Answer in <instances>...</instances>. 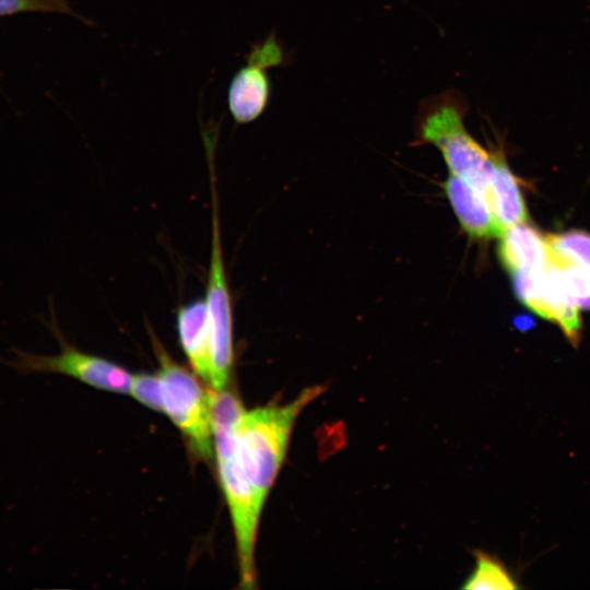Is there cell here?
<instances>
[{
	"instance_id": "cell-1",
	"label": "cell",
	"mask_w": 590,
	"mask_h": 590,
	"mask_svg": "<svg viewBox=\"0 0 590 590\" xmlns=\"http://www.w3.org/2000/svg\"><path fill=\"white\" fill-rule=\"evenodd\" d=\"M210 400L214 457L236 542L239 586L241 589L251 590L257 586L255 548L263 507L257 500L238 453L236 424L245 408L227 389H210Z\"/></svg>"
},
{
	"instance_id": "cell-2",
	"label": "cell",
	"mask_w": 590,
	"mask_h": 590,
	"mask_svg": "<svg viewBox=\"0 0 590 590\" xmlns=\"http://www.w3.org/2000/svg\"><path fill=\"white\" fill-rule=\"evenodd\" d=\"M468 105L456 90H446L422 101L415 115L414 145L439 150L449 174L470 182L485 196L500 152L488 151L467 130Z\"/></svg>"
},
{
	"instance_id": "cell-3",
	"label": "cell",
	"mask_w": 590,
	"mask_h": 590,
	"mask_svg": "<svg viewBox=\"0 0 590 590\" xmlns=\"http://www.w3.org/2000/svg\"><path fill=\"white\" fill-rule=\"evenodd\" d=\"M324 391L317 385L294 400L244 410L236 424V440L244 471L263 507L283 465L290 438L300 412Z\"/></svg>"
},
{
	"instance_id": "cell-4",
	"label": "cell",
	"mask_w": 590,
	"mask_h": 590,
	"mask_svg": "<svg viewBox=\"0 0 590 590\" xmlns=\"http://www.w3.org/2000/svg\"><path fill=\"white\" fill-rule=\"evenodd\" d=\"M151 338L160 365L164 413L184 435L194 456L209 461L214 457L210 389L204 390L194 373L177 364L152 332Z\"/></svg>"
},
{
	"instance_id": "cell-5",
	"label": "cell",
	"mask_w": 590,
	"mask_h": 590,
	"mask_svg": "<svg viewBox=\"0 0 590 590\" xmlns=\"http://www.w3.org/2000/svg\"><path fill=\"white\" fill-rule=\"evenodd\" d=\"M44 322L60 345L58 354L44 355L13 347L14 357L0 361L21 375L58 374L96 389L116 393L130 392L132 374L110 361L80 351L71 344L60 330L52 303L50 316Z\"/></svg>"
},
{
	"instance_id": "cell-6",
	"label": "cell",
	"mask_w": 590,
	"mask_h": 590,
	"mask_svg": "<svg viewBox=\"0 0 590 590\" xmlns=\"http://www.w3.org/2000/svg\"><path fill=\"white\" fill-rule=\"evenodd\" d=\"M212 191V238L206 284V309L211 337L212 381L210 389H227L234 362L233 306L221 241L213 158H209Z\"/></svg>"
},
{
	"instance_id": "cell-7",
	"label": "cell",
	"mask_w": 590,
	"mask_h": 590,
	"mask_svg": "<svg viewBox=\"0 0 590 590\" xmlns=\"http://www.w3.org/2000/svg\"><path fill=\"white\" fill-rule=\"evenodd\" d=\"M283 61L284 50L274 33L251 48L247 63L234 74L227 91L228 109L236 123H249L262 115L271 92L268 69Z\"/></svg>"
},
{
	"instance_id": "cell-8",
	"label": "cell",
	"mask_w": 590,
	"mask_h": 590,
	"mask_svg": "<svg viewBox=\"0 0 590 590\" xmlns=\"http://www.w3.org/2000/svg\"><path fill=\"white\" fill-rule=\"evenodd\" d=\"M512 276L520 302L542 318L556 323L568 341L577 346L581 333L580 309L566 292L557 268L550 262L541 271Z\"/></svg>"
},
{
	"instance_id": "cell-9",
	"label": "cell",
	"mask_w": 590,
	"mask_h": 590,
	"mask_svg": "<svg viewBox=\"0 0 590 590\" xmlns=\"http://www.w3.org/2000/svg\"><path fill=\"white\" fill-rule=\"evenodd\" d=\"M442 188L461 228L470 238L499 237V229L482 192L453 174H449Z\"/></svg>"
},
{
	"instance_id": "cell-10",
	"label": "cell",
	"mask_w": 590,
	"mask_h": 590,
	"mask_svg": "<svg viewBox=\"0 0 590 590\" xmlns=\"http://www.w3.org/2000/svg\"><path fill=\"white\" fill-rule=\"evenodd\" d=\"M499 238L498 256L511 275L538 272L551 262L545 235L527 222L507 227Z\"/></svg>"
},
{
	"instance_id": "cell-11",
	"label": "cell",
	"mask_w": 590,
	"mask_h": 590,
	"mask_svg": "<svg viewBox=\"0 0 590 590\" xmlns=\"http://www.w3.org/2000/svg\"><path fill=\"white\" fill-rule=\"evenodd\" d=\"M177 332L180 346L193 370L202 381L211 386V337L205 299L193 300L179 308Z\"/></svg>"
},
{
	"instance_id": "cell-12",
	"label": "cell",
	"mask_w": 590,
	"mask_h": 590,
	"mask_svg": "<svg viewBox=\"0 0 590 590\" xmlns=\"http://www.w3.org/2000/svg\"><path fill=\"white\" fill-rule=\"evenodd\" d=\"M485 198L499 229V236L507 227L528 221V210L518 178L507 165L503 152L496 161Z\"/></svg>"
},
{
	"instance_id": "cell-13",
	"label": "cell",
	"mask_w": 590,
	"mask_h": 590,
	"mask_svg": "<svg viewBox=\"0 0 590 590\" xmlns=\"http://www.w3.org/2000/svg\"><path fill=\"white\" fill-rule=\"evenodd\" d=\"M522 586L509 568L495 555L475 552V567L464 581L463 589L511 590Z\"/></svg>"
},
{
	"instance_id": "cell-14",
	"label": "cell",
	"mask_w": 590,
	"mask_h": 590,
	"mask_svg": "<svg viewBox=\"0 0 590 590\" xmlns=\"http://www.w3.org/2000/svg\"><path fill=\"white\" fill-rule=\"evenodd\" d=\"M551 262L571 264L590 272V234L585 231H568L545 235Z\"/></svg>"
},
{
	"instance_id": "cell-15",
	"label": "cell",
	"mask_w": 590,
	"mask_h": 590,
	"mask_svg": "<svg viewBox=\"0 0 590 590\" xmlns=\"http://www.w3.org/2000/svg\"><path fill=\"white\" fill-rule=\"evenodd\" d=\"M562 283L579 309H590V272L564 263H554Z\"/></svg>"
},
{
	"instance_id": "cell-16",
	"label": "cell",
	"mask_w": 590,
	"mask_h": 590,
	"mask_svg": "<svg viewBox=\"0 0 590 590\" xmlns=\"http://www.w3.org/2000/svg\"><path fill=\"white\" fill-rule=\"evenodd\" d=\"M22 12L66 13L91 24L88 20L73 12L68 0H0V16Z\"/></svg>"
},
{
	"instance_id": "cell-17",
	"label": "cell",
	"mask_w": 590,
	"mask_h": 590,
	"mask_svg": "<svg viewBox=\"0 0 590 590\" xmlns=\"http://www.w3.org/2000/svg\"><path fill=\"white\" fill-rule=\"evenodd\" d=\"M129 393L149 409L164 413L162 386L157 374L141 373L132 375Z\"/></svg>"
}]
</instances>
